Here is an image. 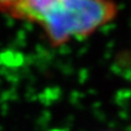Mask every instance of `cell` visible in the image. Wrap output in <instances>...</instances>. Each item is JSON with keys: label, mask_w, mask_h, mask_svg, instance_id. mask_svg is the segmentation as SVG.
<instances>
[{"label": "cell", "mask_w": 131, "mask_h": 131, "mask_svg": "<svg viewBox=\"0 0 131 131\" xmlns=\"http://www.w3.org/2000/svg\"><path fill=\"white\" fill-rule=\"evenodd\" d=\"M105 131H114V130H105Z\"/></svg>", "instance_id": "3"}, {"label": "cell", "mask_w": 131, "mask_h": 131, "mask_svg": "<svg viewBox=\"0 0 131 131\" xmlns=\"http://www.w3.org/2000/svg\"><path fill=\"white\" fill-rule=\"evenodd\" d=\"M114 0H23L8 15L39 25L54 47L84 39L112 22Z\"/></svg>", "instance_id": "1"}, {"label": "cell", "mask_w": 131, "mask_h": 131, "mask_svg": "<svg viewBox=\"0 0 131 131\" xmlns=\"http://www.w3.org/2000/svg\"><path fill=\"white\" fill-rule=\"evenodd\" d=\"M23 0H0V12L9 14Z\"/></svg>", "instance_id": "2"}]
</instances>
